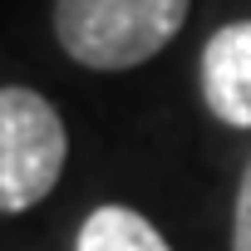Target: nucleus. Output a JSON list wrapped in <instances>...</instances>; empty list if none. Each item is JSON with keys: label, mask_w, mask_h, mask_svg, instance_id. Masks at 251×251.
Returning <instances> with one entry per match:
<instances>
[{"label": "nucleus", "mask_w": 251, "mask_h": 251, "mask_svg": "<svg viewBox=\"0 0 251 251\" xmlns=\"http://www.w3.org/2000/svg\"><path fill=\"white\" fill-rule=\"evenodd\" d=\"M187 20V0H54V35L84 69H133Z\"/></svg>", "instance_id": "f257e3e1"}, {"label": "nucleus", "mask_w": 251, "mask_h": 251, "mask_svg": "<svg viewBox=\"0 0 251 251\" xmlns=\"http://www.w3.org/2000/svg\"><path fill=\"white\" fill-rule=\"evenodd\" d=\"M69 138L54 103L35 89H0V212H25L45 202L64 173Z\"/></svg>", "instance_id": "f03ea898"}, {"label": "nucleus", "mask_w": 251, "mask_h": 251, "mask_svg": "<svg viewBox=\"0 0 251 251\" xmlns=\"http://www.w3.org/2000/svg\"><path fill=\"white\" fill-rule=\"evenodd\" d=\"M202 99L222 123L251 128V20H231L207 40V50H202Z\"/></svg>", "instance_id": "7ed1b4c3"}, {"label": "nucleus", "mask_w": 251, "mask_h": 251, "mask_svg": "<svg viewBox=\"0 0 251 251\" xmlns=\"http://www.w3.org/2000/svg\"><path fill=\"white\" fill-rule=\"evenodd\" d=\"M74 251H173V246L163 241V231L143 212H133V207H99L79 226V246Z\"/></svg>", "instance_id": "20e7f679"}, {"label": "nucleus", "mask_w": 251, "mask_h": 251, "mask_svg": "<svg viewBox=\"0 0 251 251\" xmlns=\"http://www.w3.org/2000/svg\"><path fill=\"white\" fill-rule=\"evenodd\" d=\"M231 251H251V158L236 187V212H231Z\"/></svg>", "instance_id": "39448f33"}]
</instances>
